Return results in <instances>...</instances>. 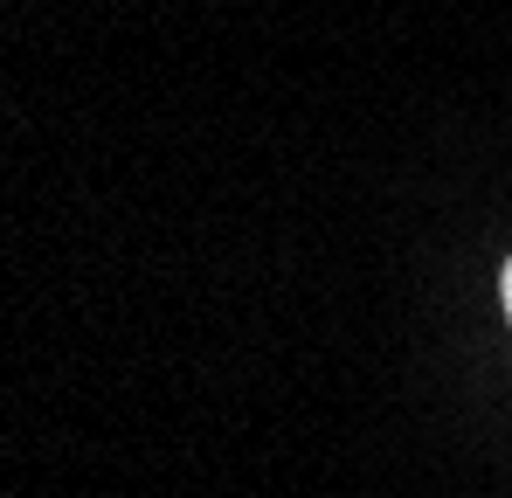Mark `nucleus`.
Masks as SVG:
<instances>
[{
    "label": "nucleus",
    "instance_id": "nucleus-1",
    "mask_svg": "<svg viewBox=\"0 0 512 498\" xmlns=\"http://www.w3.org/2000/svg\"><path fill=\"white\" fill-rule=\"evenodd\" d=\"M506 312H512V270H506Z\"/></svg>",
    "mask_w": 512,
    "mask_h": 498
}]
</instances>
